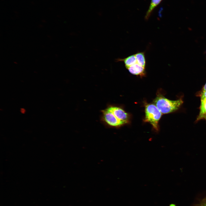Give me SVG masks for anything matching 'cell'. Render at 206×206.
I'll return each instance as SVG.
<instances>
[{"label": "cell", "mask_w": 206, "mask_h": 206, "mask_svg": "<svg viewBox=\"0 0 206 206\" xmlns=\"http://www.w3.org/2000/svg\"><path fill=\"white\" fill-rule=\"evenodd\" d=\"M103 121L108 125L118 127L127 123L129 117L128 114L122 108L110 106L102 111Z\"/></svg>", "instance_id": "6da1fadb"}, {"label": "cell", "mask_w": 206, "mask_h": 206, "mask_svg": "<svg viewBox=\"0 0 206 206\" xmlns=\"http://www.w3.org/2000/svg\"><path fill=\"white\" fill-rule=\"evenodd\" d=\"M154 104L163 114L174 112L180 107L183 103L182 98L171 100L163 96H158L154 101Z\"/></svg>", "instance_id": "7a4b0ae2"}, {"label": "cell", "mask_w": 206, "mask_h": 206, "mask_svg": "<svg viewBox=\"0 0 206 206\" xmlns=\"http://www.w3.org/2000/svg\"><path fill=\"white\" fill-rule=\"evenodd\" d=\"M144 121L150 123L156 131L159 129V122L162 113L154 104H148L145 106Z\"/></svg>", "instance_id": "3957f363"}, {"label": "cell", "mask_w": 206, "mask_h": 206, "mask_svg": "<svg viewBox=\"0 0 206 206\" xmlns=\"http://www.w3.org/2000/svg\"><path fill=\"white\" fill-rule=\"evenodd\" d=\"M126 68L130 73L134 75L142 77L146 74L145 68L137 63Z\"/></svg>", "instance_id": "277c9868"}, {"label": "cell", "mask_w": 206, "mask_h": 206, "mask_svg": "<svg viewBox=\"0 0 206 206\" xmlns=\"http://www.w3.org/2000/svg\"><path fill=\"white\" fill-rule=\"evenodd\" d=\"M115 61L123 62L126 68L137 63L136 59L135 54L130 56L124 58H117L115 60Z\"/></svg>", "instance_id": "5b68a950"}, {"label": "cell", "mask_w": 206, "mask_h": 206, "mask_svg": "<svg viewBox=\"0 0 206 206\" xmlns=\"http://www.w3.org/2000/svg\"><path fill=\"white\" fill-rule=\"evenodd\" d=\"M204 119L206 121V100H201L199 114L195 122Z\"/></svg>", "instance_id": "8992f818"}, {"label": "cell", "mask_w": 206, "mask_h": 206, "mask_svg": "<svg viewBox=\"0 0 206 206\" xmlns=\"http://www.w3.org/2000/svg\"><path fill=\"white\" fill-rule=\"evenodd\" d=\"M162 0H151L149 8L145 15V18L147 20L150 16L153 10L161 2Z\"/></svg>", "instance_id": "52a82bcc"}, {"label": "cell", "mask_w": 206, "mask_h": 206, "mask_svg": "<svg viewBox=\"0 0 206 206\" xmlns=\"http://www.w3.org/2000/svg\"><path fill=\"white\" fill-rule=\"evenodd\" d=\"M135 55L137 63L142 66L145 68L146 65V61L144 52H138Z\"/></svg>", "instance_id": "ba28073f"}, {"label": "cell", "mask_w": 206, "mask_h": 206, "mask_svg": "<svg viewBox=\"0 0 206 206\" xmlns=\"http://www.w3.org/2000/svg\"><path fill=\"white\" fill-rule=\"evenodd\" d=\"M198 94L201 100H206V91H201Z\"/></svg>", "instance_id": "9c48e42d"}, {"label": "cell", "mask_w": 206, "mask_h": 206, "mask_svg": "<svg viewBox=\"0 0 206 206\" xmlns=\"http://www.w3.org/2000/svg\"><path fill=\"white\" fill-rule=\"evenodd\" d=\"M201 91H206V83L203 87Z\"/></svg>", "instance_id": "30bf717a"}, {"label": "cell", "mask_w": 206, "mask_h": 206, "mask_svg": "<svg viewBox=\"0 0 206 206\" xmlns=\"http://www.w3.org/2000/svg\"><path fill=\"white\" fill-rule=\"evenodd\" d=\"M201 206H206V199L204 200Z\"/></svg>", "instance_id": "8fae6325"}, {"label": "cell", "mask_w": 206, "mask_h": 206, "mask_svg": "<svg viewBox=\"0 0 206 206\" xmlns=\"http://www.w3.org/2000/svg\"><path fill=\"white\" fill-rule=\"evenodd\" d=\"M21 111L22 113H23L24 112L25 110L23 109H21Z\"/></svg>", "instance_id": "7c38bea8"}]
</instances>
